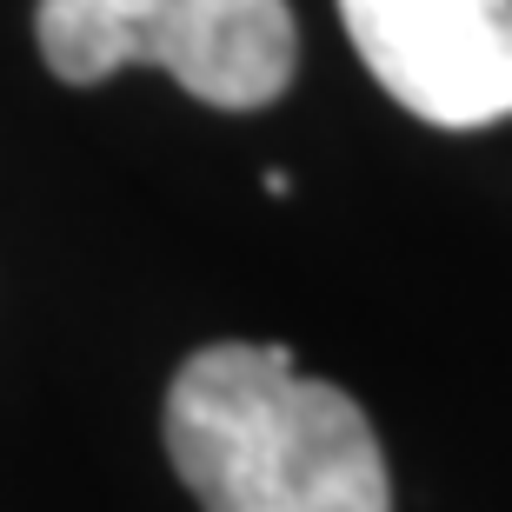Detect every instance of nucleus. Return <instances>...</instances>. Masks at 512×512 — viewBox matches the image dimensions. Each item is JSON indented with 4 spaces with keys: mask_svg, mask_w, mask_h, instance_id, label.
<instances>
[{
    "mask_svg": "<svg viewBox=\"0 0 512 512\" xmlns=\"http://www.w3.org/2000/svg\"><path fill=\"white\" fill-rule=\"evenodd\" d=\"M366 74L426 127L512 120V0H340Z\"/></svg>",
    "mask_w": 512,
    "mask_h": 512,
    "instance_id": "3",
    "label": "nucleus"
},
{
    "mask_svg": "<svg viewBox=\"0 0 512 512\" xmlns=\"http://www.w3.org/2000/svg\"><path fill=\"white\" fill-rule=\"evenodd\" d=\"M167 459L200 512H393L380 439L286 346H207L167 386Z\"/></svg>",
    "mask_w": 512,
    "mask_h": 512,
    "instance_id": "1",
    "label": "nucleus"
},
{
    "mask_svg": "<svg viewBox=\"0 0 512 512\" xmlns=\"http://www.w3.org/2000/svg\"><path fill=\"white\" fill-rule=\"evenodd\" d=\"M34 34L47 67L74 87L160 67L220 114L273 107L300 67L286 0H40Z\"/></svg>",
    "mask_w": 512,
    "mask_h": 512,
    "instance_id": "2",
    "label": "nucleus"
}]
</instances>
